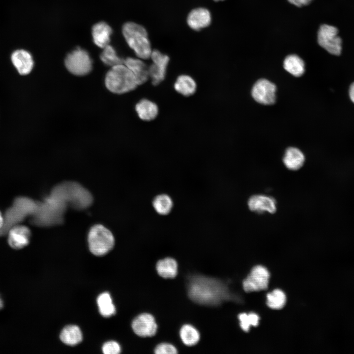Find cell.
I'll list each match as a JSON object with an SVG mask.
<instances>
[{
	"mask_svg": "<svg viewBox=\"0 0 354 354\" xmlns=\"http://www.w3.org/2000/svg\"><path fill=\"white\" fill-rule=\"evenodd\" d=\"M312 0H288L291 4L297 6L301 7L309 4Z\"/></svg>",
	"mask_w": 354,
	"mask_h": 354,
	"instance_id": "d6a6232c",
	"label": "cell"
},
{
	"mask_svg": "<svg viewBox=\"0 0 354 354\" xmlns=\"http://www.w3.org/2000/svg\"><path fill=\"white\" fill-rule=\"evenodd\" d=\"M50 195L77 210L88 208L93 201L90 192L74 181H65L56 185Z\"/></svg>",
	"mask_w": 354,
	"mask_h": 354,
	"instance_id": "7a4b0ae2",
	"label": "cell"
},
{
	"mask_svg": "<svg viewBox=\"0 0 354 354\" xmlns=\"http://www.w3.org/2000/svg\"><path fill=\"white\" fill-rule=\"evenodd\" d=\"M179 334L182 343L187 346L195 345L200 339V334L198 329L190 324L183 325Z\"/></svg>",
	"mask_w": 354,
	"mask_h": 354,
	"instance_id": "484cf974",
	"label": "cell"
},
{
	"mask_svg": "<svg viewBox=\"0 0 354 354\" xmlns=\"http://www.w3.org/2000/svg\"><path fill=\"white\" fill-rule=\"evenodd\" d=\"M97 303L101 315L105 317H109L116 313V308L113 304L110 295L107 292L100 294L97 299Z\"/></svg>",
	"mask_w": 354,
	"mask_h": 354,
	"instance_id": "4316f807",
	"label": "cell"
},
{
	"mask_svg": "<svg viewBox=\"0 0 354 354\" xmlns=\"http://www.w3.org/2000/svg\"><path fill=\"white\" fill-rule=\"evenodd\" d=\"M188 293L193 301L206 305H217L233 298L227 287L220 280L201 275L189 279Z\"/></svg>",
	"mask_w": 354,
	"mask_h": 354,
	"instance_id": "6da1fadb",
	"label": "cell"
},
{
	"mask_svg": "<svg viewBox=\"0 0 354 354\" xmlns=\"http://www.w3.org/2000/svg\"><path fill=\"white\" fill-rule=\"evenodd\" d=\"M124 64L132 73L138 85L146 83L149 79L148 67L141 59L128 57L124 60Z\"/></svg>",
	"mask_w": 354,
	"mask_h": 354,
	"instance_id": "e0dca14e",
	"label": "cell"
},
{
	"mask_svg": "<svg viewBox=\"0 0 354 354\" xmlns=\"http://www.w3.org/2000/svg\"><path fill=\"white\" fill-rule=\"evenodd\" d=\"M112 30L109 25L104 22L95 24L92 28V36L94 44L98 47L103 48L110 41Z\"/></svg>",
	"mask_w": 354,
	"mask_h": 354,
	"instance_id": "ac0fdd59",
	"label": "cell"
},
{
	"mask_svg": "<svg viewBox=\"0 0 354 354\" xmlns=\"http://www.w3.org/2000/svg\"><path fill=\"white\" fill-rule=\"evenodd\" d=\"M3 306V300H2V298L1 297V296H0V309L1 308H2Z\"/></svg>",
	"mask_w": 354,
	"mask_h": 354,
	"instance_id": "d590c367",
	"label": "cell"
},
{
	"mask_svg": "<svg viewBox=\"0 0 354 354\" xmlns=\"http://www.w3.org/2000/svg\"><path fill=\"white\" fill-rule=\"evenodd\" d=\"M156 270L158 275L163 278H174L177 274V263L173 258L162 259L157 262Z\"/></svg>",
	"mask_w": 354,
	"mask_h": 354,
	"instance_id": "44dd1931",
	"label": "cell"
},
{
	"mask_svg": "<svg viewBox=\"0 0 354 354\" xmlns=\"http://www.w3.org/2000/svg\"><path fill=\"white\" fill-rule=\"evenodd\" d=\"M248 206L251 211L258 214L265 212L273 214L277 209L275 199L271 196L262 194L251 196L248 200Z\"/></svg>",
	"mask_w": 354,
	"mask_h": 354,
	"instance_id": "4fadbf2b",
	"label": "cell"
},
{
	"mask_svg": "<svg viewBox=\"0 0 354 354\" xmlns=\"http://www.w3.org/2000/svg\"><path fill=\"white\" fill-rule=\"evenodd\" d=\"M150 58L152 63L148 67L149 78L153 85H157L165 79L169 57L157 50L152 51Z\"/></svg>",
	"mask_w": 354,
	"mask_h": 354,
	"instance_id": "30bf717a",
	"label": "cell"
},
{
	"mask_svg": "<svg viewBox=\"0 0 354 354\" xmlns=\"http://www.w3.org/2000/svg\"><path fill=\"white\" fill-rule=\"evenodd\" d=\"M305 156L302 152L295 147L288 148L283 158L284 165L291 171L300 169L303 166Z\"/></svg>",
	"mask_w": 354,
	"mask_h": 354,
	"instance_id": "d6986e66",
	"label": "cell"
},
{
	"mask_svg": "<svg viewBox=\"0 0 354 354\" xmlns=\"http://www.w3.org/2000/svg\"><path fill=\"white\" fill-rule=\"evenodd\" d=\"M214 0L217 1L223 0Z\"/></svg>",
	"mask_w": 354,
	"mask_h": 354,
	"instance_id": "8d00e7d4",
	"label": "cell"
},
{
	"mask_svg": "<svg viewBox=\"0 0 354 354\" xmlns=\"http://www.w3.org/2000/svg\"><path fill=\"white\" fill-rule=\"evenodd\" d=\"M211 20L209 10L205 8L199 7L192 10L187 18V23L190 28L199 30L208 26Z\"/></svg>",
	"mask_w": 354,
	"mask_h": 354,
	"instance_id": "5bb4252c",
	"label": "cell"
},
{
	"mask_svg": "<svg viewBox=\"0 0 354 354\" xmlns=\"http://www.w3.org/2000/svg\"><path fill=\"white\" fill-rule=\"evenodd\" d=\"M338 30L333 26L324 24L318 32V42L329 53L338 56L342 51V40L338 35Z\"/></svg>",
	"mask_w": 354,
	"mask_h": 354,
	"instance_id": "ba28073f",
	"label": "cell"
},
{
	"mask_svg": "<svg viewBox=\"0 0 354 354\" xmlns=\"http://www.w3.org/2000/svg\"><path fill=\"white\" fill-rule=\"evenodd\" d=\"M276 86L265 79L258 80L252 89V96L257 102L264 105L274 103L276 98Z\"/></svg>",
	"mask_w": 354,
	"mask_h": 354,
	"instance_id": "8fae6325",
	"label": "cell"
},
{
	"mask_svg": "<svg viewBox=\"0 0 354 354\" xmlns=\"http://www.w3.org/2000/svg\"><path fill=\"white\" fill-rule=\"evenodd\" d=\"M60 338L64 344L70 346H74L82 341L83 336L78 326L70 325L66 326L62 329L60 334Z\"/></svg>",
	"mask_w": 354,
	"mask_h": 354,
	"instance_id": "cb8c5ba5",
	"label": "cell"
},
{
	"mask_svg": "<svg viewBox=\"0 0 354 354\" xmlns=\"http://www.w3.org/2000/svg\"><path fill=\"white\" fill-rule=\"evenodd\" d=\"M123 36L128 46L139 59L150 58L152 50L146 29L134 22L125 23L122 28Z\"/></svg>",
	"mask_w": 354,
	"mask_h": 354,
	"instance_id": "3957f363",
	"label": "cell"
},
{
	"mask_svg": "<svg viewBox=\"0 0 354 354\" xmlns=\"http://www.w3.org/2000/svg\"><path fill=\"white\" fill-rule=\"evenodd\" d=\"M104 83L110 91L118 94L131 91L138 86L132 73L124 63L111 67L105 75Z\"/></svg>",
	"mask_w": 354,
	"mask_h": 354,
	"instance_id": "277c9868",
	"label": "cell"
},
{
	"mask_svg": "<svg viewBox=\"0 0 354 354\" xmlns=\"http://www.w3.org/2000/svg\"><path fill=\"white\" fill-rule=\"evenodd\" d=\"M269 277V271L265 267L255 266L243 280V288L248 293L266 290L268 287Z\"/></svg>",
	"mask_w": 354,
	"mask_h": 354,
	"instance_id": "9c48e42d",
	"label": "cell"
},
{
	"mask_svg": "<svg viewBox=\"0 0 354 354\" xmlns=\"http://www.w3.org/2000/svg\"><path fill=\"white\" fill-rule=\"evenodd\" d=\"M3 224V219L2 216L0 212V228L2 226Z\"/></svg>",
	"mask_w": 354,
	"mask_h": 354,
	"instance_id": "e575fe53",
	"label": "cell"
},
{
	"mask_svg": "<svg viewBox=\"0 0 354 354\" xmlns=\"http://www.w3.org/2000/svg\"><path fill=\"white\" fill-rule=\"evenodd\" d=\"M286 302V295L279 289H275L266 295V304L271 309H280L284 306Z\"/></svg>",
	"mask_w": 354,
	"mask_h": 354,
	"instance_id": "f1b7e54d",
	"label": "cell"
},
{
	"mask_svg": "<svg viewBox=\"0 0 354 354\" xmlns=\"http://www.w3.org/2000/svg\"><path fill=\"white\" fill-rule=\"evenodd\" d=\"M100 55L101 61L106 65L110 67L124 63V60L117 54L115 49L110 44L103 48Z\"/></svg>",
	"mask_w": 354,
	"mask_h": 354,
	"instance_id": "83f0119b",
	"label": "cell"
},
{
	"mask_svg": "<svg viewBox=\"0 0 354 354\" xmlns=\"http://www.w3.org/2000/svg\"><path fill=\"white\" fill-rule=\"evenodd\" d=\"M284 69L295 77L301 76L305 71L303 60L296 55H290L286 57L283 62Z\"/></svg>",
	"mask_w": 354,
	"mask_h": 354,
	"instance_id": "603a6c76",
	"label": "cell"
},
{
	"mask_svg": "<svg viewBox=\"0 0 354 354\" xmlns=\"http://www.w3.org/2000/svg\"><path fill=\"white\" fill-rule=\"evenodd\" d=\"M11 61L18 73L26 75L31 71L34 64L31 54L24 50H17L11 55Z\"/></svg>",
	"mask_w": 354,
	"mask_h": 354,
	"instance_id": "9a60e30c",
	"label": "cell"
},
{
	"mask_svg": "<svg viewBox=\"0 0 354 354\" xmlns=\"http://www.w3.org/2000/svg\"><path fill=\"white\" fill-rule=\"evenodd\" d=\"M152 206L159 215H166L170 213L173 207V201L171 197L166 194H160L152 200Z\"/></svg>",
	"mask_w": 354,
	"mask_h": 354,
	"instance_id": "d4e9b609",
	"label": "cell"
},
{
	"mask_svg": "<svg viewBox=\"0 0 354 354\" xmlns=\"http://www.w3.org/2000/svg\"><path fill=\"white\" fill-rule=\"evenodd\" d=\"M88 239L90 252L98 256L106 254L115 244V238L112 232L100 224L94 225L91 228Z\"/></svg>",
	"mask_w": 354,
	"mask_h": 354,
	"instance_id": "8992f818",
	"label": "cell"
},
{
	"mask_svg": "<svg viewBox=\"0 0 354 354\" xmlns=\"http://www.w3.org/2000/svg\"><path fill=\"white\" fill-rule=\"evenodd\" d=\"M177 353L176 347L169 343H161L154 348V353L156 354H175Z\"/></svg>",
	"mask_w": 354,
	"mask_h": 354,
	"instance_id": "4dcf8cb0",
	"label": "cell"
},
{
	"mask_svg": "<svg viewBox=\"0 0 354 354\" xmlns=\"http://www.w3.org/2000/svg\"><path fill=\"white\" fill-rule=\"evenodd\" d=\"M67 207L63 202L50 195L43 203L37 206L36 222L46 227L61 224Z\"/></svg>",
	"mask_w": 354,
	"mask_h": 354,
	"instance_id": "5b68a950",
	"label": "cell"
},
{
	"mask_svg": "<svg viewBox=\"0 0 354 354\" xmlns=\"http://www.w3.org/2000/svg\"><path fill=\"white\" fill-rule=\"evenodd\" d=\"M349 96L351 101L354 103V82L350 86L349 89Z\"/></svg>",
	"mask_w": 354,
	"mask_h": 354,
	"instance_id": "836d02e7",
	"label": "cell"
},
{
	"mask_svg": "<svg viewBox=\"0 0 354 354\" xmlns=\"http://www.w3.org/2000/svg\"><path fill=\"white\" fill-rule=\"evenodd\" d=\"M238 319L241 329L245 332H248L251 325L257 326L258 325L260 318L258 315L254 313L248 314L243 313L238 315Z\"/></svg>",
	"mask_w": 354,
	"mask_h": 354,
	"instance_id": "f546056e",
	"label": "cell"
},
{
	"mask_svg": "<svg viewBox=\"0 0 354 354\" xmlns=\"http://www.w3.org/2000/svg\"><path fill=\"white\" fill-rule=\"evenodd\" d=\"M64 64L70 73L78 76L88 74L92 68V60L88 52L80 47L76 48L67 55Z\"/></svg>",
	"mask_w": 354,
	"mask_h": 354,
	"instance_id": "52a82bcc",
	"label": "cell"
},
{
	"mask_svg": "<svg viewBox=\"0 0 354 354\" xmlns=\"http://www.w3.org/2000/svg\"><path fill=\"white\" fill-rule=\"evenodd\" d=\"M135 110L139 118L145 121L154 119L158 113L156 104L147 99L140 100L135 105Z\"/></svg>",
	"mask_w": 354,
	"mask_h": 354,
	"instance_id": "ffe728a7",
	"label": "cell"
},
{
	"mask_svg": "<svg viewBox=\"0 0 354 354\" xmlns=\"http://www.w3.org/2000/svg\"><path fill=\"white\" fill-rule=\"evenodd\" d=\"M175 89L184 96L193 95L196 91L197 84L194 79L188 75H180L174 84Z\"/></svg>",
	"mask_w": 354,
	"mask_h": 354,
	"instance_id": "7402d4cb",
	"label": "cell"
},
{
	"mask_svg": "<svg viewBox=\"0 0 354 354\" xmlns=\"http://www.w3.org/2000/svg\"><path fill=\"white\" fill-rule=\"evenodd\" d=\"M102 351L105 354H118L121 352V348L117 342L109 341L103 345Z\"/></svg>",
	"mask_w": 354,
	"mask_h": 354,
	"instance_id": "1f68e13d",
	"label": "cell"
},
{
	"mask_svg": "<svg viewBox=\"0 0 354 354\" xmlns=\"http://www.w3.org/2000/svg\"><path fill=\"white\" fill-rule=\"evenodd\" d=\"M131 326L134 333L142 337L154 336L158 327L154 317L148 313H142L135 318Z\"/></svg>",
	"mask_w": 354,
	"mask_h": 354,
	"instance_id": "7c38bea8",
	"label": "cell"
},
{
	"mask_svg": "<svg viewBox=\"0 0 354 354\" xmlns=\"http://www.w3.org/2000/svg\"><path fill=\"white\" fill-rule=\"evenodd\" d=\"M30 235V231L28 227L23 225L16 226L9 231L8 243L15 249L24 248L29 243Z\"/></svg>",
	"mask_w": 354,
	"mask_h": 354,
	"instance_id": "2e32d148",
	"label": "cell"
}]
</instances>
